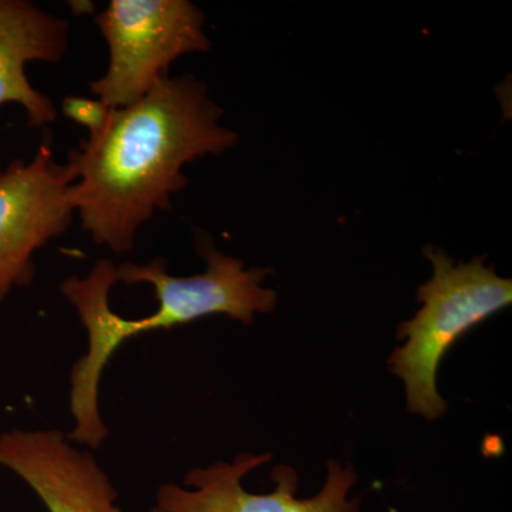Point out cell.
Wrapping results in <instances>:
<instances>
[{
  "label": "cell",
  "instance_id": "cell-2",
  "mask_svg": "<svg viewBox=\"0 0 512 512\" xmlns=\"http://www.w3.org/2000/svg\"><path fill=\"white\" fill-rule=\"evenodd\" d=\"M198 251L207 264L198 275H170L164 258L120 266L100 259L89 275L62 282L60 292L76 309L89 340L86 355L70 372V441L97 448L109 437L99 410L100 377L127 340L214 315L251 325L256 315L275 311L278 292L262 285L271 269L247 268L204 239Z\"/></svg>",
  "mask_w": 512,
  "mask_h": 512
},
{
  "label": "cell",
  "instance_id": "cell-9",
  "mask_svg": "<svg viewBox=\"0 0 512 512\" xmlns=\"http://www.w3.org/2000/svg\"><path fill=\"white\" fill-rule=\"evenodd\" d=\"M113 110L103 101L89 97L69 96L62 103L64 116L86 127L90 136H96L106 128Z\"/></svg>",
  "mask_w": 512,
  "mask_h": 512
},
{
  "label": "cell",
  "instance_id": "cell-8",
  "mask_svg": "<svg viewBox=\"0 0 512 512\" xmlns=\"http://www.w3.org/2000/svg\"><path fill=\"white\" fill-rule=\"evenodd\" d=\"M69 33V20L47 13L29 0H0V107L20 104L29 126L53 123L57 110L53 100L29 82L26 64L62 62Z\"/></svg>",
  "mask_w": 512,
  "mask_h": 512
},
{
  "label": "cell",
  "instance_id": "cell-4",
  "mask_svg": "<svg viewBox=\"0 0 512 512\" xmlns=\"http://www.w3.org/2000/svg\"><path fill=\"white\" fill-rule=\"evenodd\" d=\"M94 23L109 47V67L90 90L114 110L143 99L181 56L211 47L204 13L188 0H111Z\"/></svg>",
  "mask_w": 512,
  "mask_h": 512
},
{
  "label": "cell",
  "instance_id": "cell-7",
  "mask_svg": "<svg viewBox=\"0 0 512 512\" xmlns=\"http://www.w3.org/2000/svg\"><path fill=\"white\" fill-rule=\"evenodd\" d=\"M0 466L22 478L49 512H123L103 468L62 431L15 429L0 434Z\"/></svg>",
  "mask_w": 512,
  "mask_h": 512
},
{
  "label": "cell",
  "instance_id": "cell-6",
  "mask_svg": "<svg viewBox=\"0 0 512 512\" xmlns=\"http://www.w3.org/2000/svg\"><path fill=\"white\" fill-rule=\"evenodd\" d=\"M271 454L242 453L231 463L218 461L207 468H192L184 487L163 484L148 512H357L359 498H349L356 484L353 467L329 461L325 484L311 498H298L299 478L292 467L276 466L271 480L275 490L249 493L242 481L255 468L271 460Z\"/></svg>",
  "mask_w": 512,
  "mask_h": 512
},
{
  "label": "cell",
  "instance_id": "cell-1",
  "mask_svg": "<svg viewBox=\"0 0 512 512\" xmlns=\"http://www.w3.org/2000/svg\"><path fill=\"white\" fill-rule=\"evenodd\" d=\"M222 116L207 84L191 73L168 76L113 110L106 128L67 156L77 171L69 198L84 231L116 254L131 251L138 229L187 187L185 165L237 146Z\"/></svg>",
  "mask_w": 512,
  "mask_h": 512
},
{
  "label": "cell",
  "instance_id": "cell-10",
  "mask_svg": "<svg viewBox=\"0 0 512 512\" xmlns=\"http://www.w3.org/2000/svg\"><path fill=\"white\" fill-rule=\"evenodd\" d=\"M70 9H73L77 15H82V13H92L94 5L90 2H70Z\"/></svg>",
  "mask_w": 512,
  "mask_h": 512
},
{
  "label": "cell",
  "instance_id": "cell-11",
  "mask_svg": "<svg viewBox=\"0 0 512 512\" xmlns=\"http://www.w3.org/2000/svg\"><path fill=\"white\" fill-rule=\"evenodd\" d=\"M2 170H3V168H2V163H0V171H2Z\"/></svg>",
  "mask_w": 512,
  "mask_h": 512
},
{
  "label": "cell",
  "instance_id": "cell-5",
  "mask_svg": "<svg viewBox=\"0 0 512 512\" xmlns=\"http://www.w3.org/2000/svg\"><path fill=\"white\" fill-rule=\"evenodd\" d=\"M76 180V167L69 158L57 163L50 140L29 163L16 160L0 171V303L33 281L35 252L69 229Z\"/></svg>",
  "mask_w": 512,
  "mask_h": 512
},
{
  "label": "cell",
  "instance_id": "cell-3",
  "mask_svg": "<svg viewBox=\"0 0 512 512\" xmlns=\"http://www.w3.org/2000/svg\"><path fill=\"white\" fill-rule=\"evenodd\" d=\"M424 255L433 275L417 289L421 308L400 323L397 338L404 345L393 350L387 365L403 380L406 409L431 421L441 419L448 409L437 389L441 360L468 330L511 305L512 281L487 265L485 256L456 262L431 245Z\"/></svg>",
  "mask_w": 512,
  "mask_h": 512
}]
</instances>
